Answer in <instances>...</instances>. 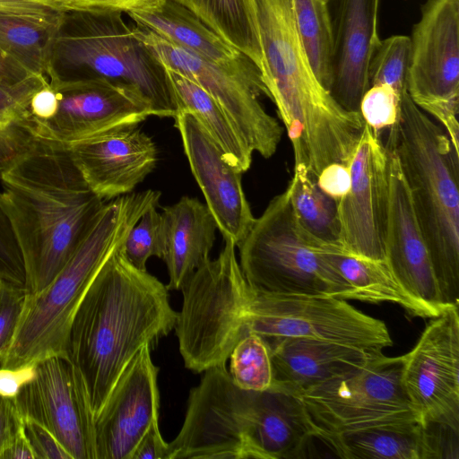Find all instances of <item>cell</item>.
<instances>
[{
  "instance_id": "obj_30",
  "label": "cell",
  "mask_w": 459,
  "mask_h": 459,
  "mask_svg": "<svg viewBox=\"0 0 459 459\" xmlns=\"http://www.w3.org/2000/svg\"><path fill=\"white\" fill-rule=\"evenodd\" d=\"M175 1L260 68V48L244 0Z\"/></svg>"
},
{
  "instance_id": "obj_5",
  "label": "cell",
  "mask_w": 459,
  "mask_h": 459,
  "mask_svg": "<svg viewBox=\"0 0 459 459\" xmlns=\"http://www.w3.org/2000/svg\"><path fill=\"white\" fill-rule=\"evenodd\" d=\"M408 185L441 301L459 307V151L445 129L402 94L400 115L389 130Z\"/></svg>"
},
{
  "instance_id": "obj_29",
  "label": "cell",
  "mask_w": 459,
  "mask_h": 459,
  "mask_svg": "<svg viewBox=\"0 0 459 459\" xmlns=\"http://www.w3.org/2000/svg\"><path fill=\"white\" fill-rule=\"evenodd\" d=\"M287 187L299 227L317 240L339 243L338 201L319 187L316 178L304 165H294V174Z\"/></svg>"
},
{
  "instance_id": "obj_32",
  "label": "cell",
  "mask_w": 459,
  "mask_h": 459,
  "mask_svg": "<svg viewBox=\"0 0 459 459\" xmlns=\"http://www.w3.org/2000/svg\"><path fill=\"white\" fill-rule=\"evenodd\" d=\"M229 359L230 375L238 387L258 392L271 389L273 381L271 352L259 334L250 333L242 338Z\"/></svg>"
},
{
  "instance_id": "obj_40",
  "label": "cell",
  "mask_w": 459,
  "mask_h": 459,
  "mask_svg": "<svg viewBox=\"0 0 459 459\" xmlns=\"http://www.w3.org/2000/svg\"><path fill=\"white\" fill-rule=\"evenodd\" d=\"M351 180L350 167L340 163L325 167L316 178L319 187L337 201L348 193Z\"/></svg>"
},
{
  "instance_id": "obj_42",
  "label": "cell",
  "mask_w": 459,
  "mask_h": 459,
  "mask_svg": "<svg viewBox=\"0 0 459 459\" xmlns=\"http://www.w3.org/2000/svg\"><path fill=\"white\" fill-rule=\"evenodd\" d=\"M169 443L163 439L156 420L139 441L131 459H169Z\"/></svg>"
},
{
  "instance_id": "obj_44",
  "label": "cell",
  "mask_w": 459,
  "mask_h": 459,
  "mask_svg": "<svg viewBox=\"0 0 459 459\" xmlns=\"http://www.w3.org/2000/svg\"><path fill=\"white\" fill-rule=\"evenodd\" d=\"M57 106V94L55 89L46 84L31 97L30 108L35 124L44 122L52 117Z\"/></svg>"
},
{
  "instance_id": "obj_2",
  "label": "cell",
  "mask_w": 459,
  "mask_h": 459,
  "mask_svg": "<svg viewBox=\"0 0 459 459\" xmlns=\"http://www.w3.org/2000/svg\"><path fill=\"white\" fill-rule=\"evenodd\" d=\"M260 48L259 71L291 143L294 165L316 178L350 167L365 122L340 106L316 77L297 28L292 0H244Z\"/></svg>"
},
{
  "instance_id": "obj_24",
  "label": "cell",
  "mask_w": 459,
  "mask_h": 459,
  "mask_svg": "<svg viewBox=\"0 0 459 459\" xmlns=\"http://www.w3.org/2000/svg\"><path fill=\"white\" fill-rule=\"evenodd\" d=\"M127 15L135 25L213 63L240 69L256 66L175 0H165L152 11L133 12Z\"/></svg>"
},
{
  "instance_id": "obj_13",
  "label": "cell",
  "mask_w": 459,
  "mask_h": 459,
  "mask_svg": "<svg viewBox=\"0 0 459 459\" xmlns=\"http://www.w3.org/2000/svg\"><path fill=\"white\" fill-rule=\"evenodd\" d=\"M57 94L56 112L36 126L39 140L65 147L155 116L138 91L105 79H49Z\"/></svg>"
},
{
  "instance_id": "obj_10",
  "label": "cell",
  "mask_w": 459,
  "mask_h": 459,
  "mask_svg": "<svg viewBox=\"0 0 459 459\" xmlns=\"http://www.w3.org/2000/svg\"><path fill=\"white\" fill-rule=\"evenodd\" d=\"M259 393L238 387L226 364L204 370L190 390L182 427L169 443V459H257Z\"/></svg>"
},
{
  "instance_id": "obj_41",
  "label": "cell",
  "mask_w": 459,
  "mask_h": 459,
  "mask_svg": "<svg viewBox=\"0 0 459 459\" xmlns=\"http://www.w3.org/2000/svg\"><path fill=\"white\" fill-rule=\"evenodd\" d=\"M22 425L15 398L0 394V454L11 444Z\"/></svg>"
},
{
  "instance_id": "obj_11",
  "label": "cell",
  "mask_w": 459,
  "mask_h": 459,
  "mask_svg": "<svg viewBox=\"0 0 459 459\" xmlns=\"http://www.w3.org/2000/svg\"><path fill=\"white\" fill-rule=\"evenodd\" d=\"M134 31L162 63L204 89L223 108L248 148L271 158L282 135L277 119L268 114L259 98H269L256 66L240 69L204 59L169 41L153 31L134 25Z\"/></svg>"
},
{
  "instance_id": "obj_26",
  "label": "cell",
  "mask_w": 459,
  "mask_h": 459,
  "mask_svg": "<svg viewBox=\"0 0 459 459\" xmlns=\"http://www.w3.org/2000/svg\"><path fill=\"white\" fill-rule=\"evenodd\" d=\"M318 439L346 459H429L423 424L408 422L331 434Z\"/></svg>"
},
{
  "instance_id": "obj_15",
  "label": "cell",
  "mask_w": 459,
  "mask_h": 459,
  "mask_svg": "<svg viewBox=\"0 0 459 459\" xmlns=\"http://www.w3.org/2000/svg\"><path fill=\"white\" fill-rule=\"evenodd\" d=\"M351 187L338 201L339 243L348 253L385 261L389 201L388 151L365 124L351 164Z\"/></svg>"
},
{
  "instance_id": "obj_39",
  "label": "cell",
  "mask_w": 459,
  "mask_h": 459,
  "mask_svg": "<svg viewBox=\"0 0 459 459\" xmlns=\"http://www.w3.org/2000/svg\"><path fill=\"white\" fill-rule=\"evenodd\" d=\"M165 0H71L76 12H148Z\"/></svg>"
},
{
  "instance_id": "obj_22",
  "label": "cell",
  "mask_w": 459,
  "mask_h": 459,
  "mask_svg": "<svg viewBox=\"0 0 459 459\" xmlns=\"http://www.w3.org/2000/svg\"><path fill=\"white\" fill-rule=\"evenodd\" d=\"M272 390L299 395L363 363L377 351L306 338L285 337L268 344Z\"/></svg>"
},
{
  "instance_id": "obj_31",
  "label": "cell",
  "mask_w": 459,
  "mask_h": 459,
  "mask_svg": "<svg viewBox=\"0 0 459 459\" xmlns=\"http://www.w3.org/2000/svg\"><path fill=\"white\" fill-rule=\"evenodd\" d=\"M299 37L316 77L330 92L333 37L325 0H292Z\"/></svg>"
},
{
  "instance_id": "obj_23",
  "label": "cell",
  "mask_w": 459,
  "mask_h": 459,
  "mask_svg": "<svg viewBox=\"0 0 459 459\" xmlns=\"http://www.w3.org/2000/svg\"><path fill=\"white\" fill-rule=\"evenodd\" d=\"M164 254L169 282L168 290H181L192 274L207 262L218 229L206 204L183 196L163 207Z\"/></svg>"
},
{
  "instance_id": "obj_18",
  "label": "cell",
  "mask_w": 459,
  "mask_h": 459,
  "mask_svg": "<svg viewBox=\"0 0 459 459\" xmlns=\"http://www.w3.org/2000/svg\"><path fill=\"white\" fill-rule=\"evenodd\" d=\"M385 146L389 164L385 262L403 288L436 317L448 307L441 301L427 245L397 156L392 147Z\"/></svg>"
},
{
  "instance_id": "obj_27",
  "label": "cell",
  "mask_w": 459,
  "mask_h": 459,
  "mask_svg": "<svg viewBox=\"0 0 459 459\" xmlns=\"http://www.w3.org/2000/svg\"><path fill=\"white\" fill-rule=\"evenodd\" d=\"M166 69L179 111L192 114L218 145L229 165L241 174L246 172L251 166L253 152L223 108L200 85Z\"/></svg>"
},
{
  "instance_id": "obj_16",
  "label": "cell",
  "mask_w": 459,
  "mask_h": 459,
  "mask_svg": "<svg viewBox=\"0 0 459 459\" xmlns=\"http://www.w3.org/2000/svg\"><path fill=\"white\" fill-rule=\"evenodd\" d=\"M14 398L21 415L47 428L72 459H95L94 420L83 385L68 357L38 362L34 377Z\"/></svg>"
},
{
  "instance_id": "obj_20",
  "label": "cell",
  "mask_w": 459,
  "mask_h": 459,
  "mask_svg": "<svg viewBox=\"0 0 459 459\" xmlns=\"http://www.w3.org/2000/svg\"><path fill=\"white\" fill-rule=\"evenodd\" d=\"M89 188L104 201L129 194L154 169L157 148L138 125L113 129L68 147Z\"/></svg>"
},
{
  "instance_id": "obj_35",
  "label": "cell",
  "mask_w": 459,
  "mask_h": 459,
  "mask_svg": "<svg viewBox=\"0 0 459 459\" xmlns=\"http://www.w3.org/2000/svg\"><path fill=\"white\" fill-rule=\"evenodd\" d=\"M28 290L0 279V366L13 341Z\"/></svg>"
},
{
  "instance_id": "obj_21",
  "label": "cell",
  "mask_w": 459,
  "mask_h": 459,
  "mask_svg": "<svg viewBox=\"0 0 459 459\" xmlns=\"http://www.w3.org/2000/svg\"><path fill=\"white\" fill-rule=\"evenodd\" d=\"M332 37L330 93L351 112H359L368 89V66L381 39L378 35L380 0H325Z\"/></svg>"
},
{
  "instance_id": "obj_36",
  "label": "cell",
  "mask_w": 459,
  "mask_h": 459,
  "mask_svg": "<svg viewBox=\"0 0 459 459\" xmlns=\"http://www.w3.org/2000/svg\"><path fill=\"white\" fill-rule=\"evenodd\" d=\"M66 13L36 0H0V16L19 19L56 33Z\"/></svg>"
},
{
  "instance_id": "obj_7",
  "label": "cell",
  "mask_w": 459,
  "mask_h": 459,
  "mask_svg": "<svg viewBox=\"0 0 459 459\" xmlns=\"http://www.w3.org/2000/svg\"><path fill=\"white\" fill-rule=\"evenodd\" d=\"M296 221L288 187L275 195L238 247L239 266L256 291L273 295H333L347 286Z\"/></svg>"
},
{
  "instance_id": "obj_1",
  "label": "cell",
  "mask_w": 459,
  "mask_h": 459,
  "mask_svg": "<svg viewBox=\"0 0 459 459\" xmlns=\"http://www.w3.org/2000/svg\"><path fill=\"white\" fill-rule=\"evenodd\" d=\"M122 244L89 287L68 334L67 357L94 422L133 358L168 335L178 319L167 286L129 263Z\"/></svg>"
},
{
  "instance_id": "obj_4",
  "label": "cell",
  "mask_w": 459,
  "mask_h": 459,
  "mask_svg": "<svg viewBox=\"0 0 459 459\" xmlns=\"http://www.w3.org/2000/svg\"><path fill=\"white\" fill-rule=\"evenodd\" d=\"M161 193L146 190L106 201L56 277L40 291L27 293L2 368H19L53 357H67L74 316L91 282L127 233Z\"/></svg>"
},
{
  "instance_id": "obj_47",
  "label": "cell",
  "mask_w": 459,
  "mask_h": 459,
  "mask_svg": "<svg viewBox=\"0 0 459 459\" xmlns=\"http://www.w3.org/2000/svg\"><path fill=\"white\" fill-rule=\"evenodd\" d=\"M41 2L49 7L65 12V13H73L76 12L75 7L74 6L71 0H36Z\"/></svg>"
},
{
  "instance_id": "obj_9",
  "label": "cell",
  "mask_w": 459,
  "mask_h": 459,
  "mask_svg": "<svg viewBox=\"0 0 459 459\" xmlns=\"http://www.w3.org/2000/svg\"><path fill=\"white\" fill-rule=\"evenodd\" d=\"M403 355L371 354L360 365L298 395L320 430L338 434L420 422L402 383Z\"/></svg>"
},
{
  "instance_id": "obj_38",
  "label": "cell",
  "mask_w": 459,
  "mask_h": 459,
  "mask_svg": "<svg viewBox=\"0 0 459 459\" xmlns=\"http://www.w3.org/2000/svg\"><path fill=\"white\" fill-rule=\"evenodd\" d=\"M23 430L35 459H72L56 437L36 420L22 417Z\"/></svg>"
},
{
  "instance_id": "obj_3",
  "label": "cell",
  "mask_w": 459,
  "mask_h": 459,
  "mask_svg": "<svg viewBox=\"0 0 459 459\" xmlns=\"http://www.w3.org/2000/svg\"><path fill=\"white\" fill-rule=\"evenodd\" d=\"M0 185L26 289L39 292L70 259L106 201L89 188L69 149L45 140L2 172Z\"/></svg>"
},
{
  "instance_id": "obj_25",
  "label": "cell",
  "mask_w": 459,
  "mask_h": 459,
  "mask_svg": "<svg viewBox=\"0 0 459 459\" xmlns=\"http://www.w3.org/2000/svg\"><path fill=\"white\" fill-rule=\"evenodd\" d=\"M317 248L344 281L347 286L345 299L390 302L401 306L412 316L433 318L430 312L403 288L385 261L353 255L340 243L318 241Z\"/></svg>"
},
{
  "instance_id": "obj_19",
  "label": "cell",
  "mask_w": 459,
  "mask_h": 459,
  "mask_svg": "<svg viewBox=\"0 0 459 459\" xmlns=\"http://www.w3.org/2000/svg\"><path fill=\"white\" fill-rule=\"evenodd\" d=\"M192 174L223 239L238 247L255 221L243 191L241 173L223 158L218 145L187 111L174 117Z\"/></svg>"
},
{
  "instance_id": "obj_45",
  "label": "cell",
  "mask_w": 459,
  "mask_h": 459,
  "mask_svg": "<svg viewBox=\"0 0 459 459\" xmlns=\"http://www.w3.org/2000/svg\"><path fill=\"white\" fill-rule=\"evenodd\" d=\"M32 74H36L0 51V83H16Z\"/></svg>"
},
{
  "instance_id": "obj_33",
  "label": "cell",
  "mask_w": 459,
  "mask_h": 459,
  "mask_svg": "<svg viewBox=\"0 0 459 459\" xmlns=\"http://www.w3.org/2000/svg\"><path fill=\"white\" fill-rule=\"evenodd\" d=\"M158 206H152L141 216L127 233L122 249L126 258L137 269L147 271L146 263L152 256L162 258L164 228Z\"/></svg>"
},
{
  "instance_id": "obj_6",
  "label": "cell",
  "mask_w": 459,
  "mask_h": 459,
  "mask_svg": "<svg viewBox=\"0 0 459 459\" xmlns=\"http://www.w3.org/2000/svg\"><path fill=\"white\" fill-rule=\"evenodd\" d=\"M69 29L56 32L51 50L61 70L49 79H105L138 91L155 116L174 118L179 112L167 69L137 38L121 12H73Z\"/></svg>"
},
{
  "instance_id": "obj_8",
  "label": "cell",
  "mask_w": 459,
  "mask_h": 459,
  "mask_svg": "<svg viewBox=\"0 0 459 459\" xmlns=\"http://www.w3.org/2000/svg\"><path fill=\"white\" fill-rule=\"evenodd\" d=\"M232 325L239 338L250 333L267 343L285 337L306 338L382 351L393 344L385 324L343 299L322 295H273L251 286L236 301Z\"/></svg>"
},
{
  "instance_id": "obj_37",
  "label": "cell",
  "mask_w": 459,
  "mask_h": 459,
  "mask_svg": "<svg viewBox=\"0 0 459 459\" xmlns=\"http://www.w3.org/2000/svg\"><path fill=\"white\" fill-rule=\"evenodd\" d=\"M0 279L26 287V273L22 253L0 205Z\"/></svg>"
},
{
  "instance_id": "obj_28",
  "label": "cell",
  "mask_w": 459,
  "mask_h": 459,
  "mask_svg": "<svg viewBox=\"0 0 459 459\" xmlns=\"http://www.w3.org/2000/svg\"><path fill=\"white\" fill-rule=\"evenodd\" d=\"M48 83L43 74H32L13 84L0 83V175L39 142L30 103L33 94Z\"/></svg>"
},
{
  "instance_id": "obj_43",
  "label": "cell",
  "mask_w": 459,
  "mask_h": 459,
  "mask_svg": "<svg viewBox=\"0 0 459 459\" xmlns=\"http://www.w3.org/2000/svg\"><path fill=\"white\" fill-rule=\"evenodd\" d=\"M36 373V364L19 368L0 367V394L15 397L21 388L30 381Z\"/></svg>"
},
{
  "instance_id": "obj_17",
  "label": "cell",
  "mask_w": 459,
  "mask_h": 459,
  "mask_svg": "<svg viewBox=\"0 0 459 459\" xmlns=\"http://www.w3.org/2000/svg\"><path fill=\"white\" fill-rule=\"evenodd\" d=\"M159 368L145 344L127 365L94 422L95 459H131L159 420Z\"/></svg>"
},
{
  "instance_id": "obj_34",
  "label": "cell",
  "mask_w": 459,
  "mask_h": 459,
  "mask_svg": "<svg viewBox=\"0 0 459 459\" xmlns=\"http://www.w3.org/2000/svg\"><path fill=\"white\" fill-rule=\"evenodd\" d=\"M404 91L398 92L385 84L371 85L366 91L360 101L359 113L375 134L380 135V132L390 130L396 125Z\"/></svg>"
},
{
  "instance_id": "obj_12",
  "label": "cell",
  "mask_w": 459,
  "mask_h": 459,
  "mask_svg": "<svg viewBox=\"0 0 459 459\" xmlns=\"http://www.w3.org/2000/svg\"><path fill=\"white\" fill-rule=\"evenodd\" d=\"M409 39L408 93L459 151V0H426Z\"/></svg>"
},
{
  "instance_id": "obj_14",
  "label": "cell",
  "mask_w": 459,
  "mask_h": 459,
  "mask_svg": "<svg viewBox=\"0 0 459 459\" xmlns=\"http://www.w3.org/2000/svg\"><path fill=\"white\" fill-rule=\"evenodd\" d=\"M402 383L422 424L459 429V313L448 307L431 318L403 355Z\"/></svg>"
},
{
  "instance_id": "obj_46",
  "label": "cell",
  "mask_w": 459,
  "mask_h": 459,
  "mask_svg": "<svg viewBox=\"0 0 459 459\" xmlns=\"http://www.w3.org/2000/svg\"><path fill=\"white\" fill-rule=\"evenodd\" d=\"M0 459H35L23 425L11 444L0 454Z\"/></svg>"
}]
</instances>
